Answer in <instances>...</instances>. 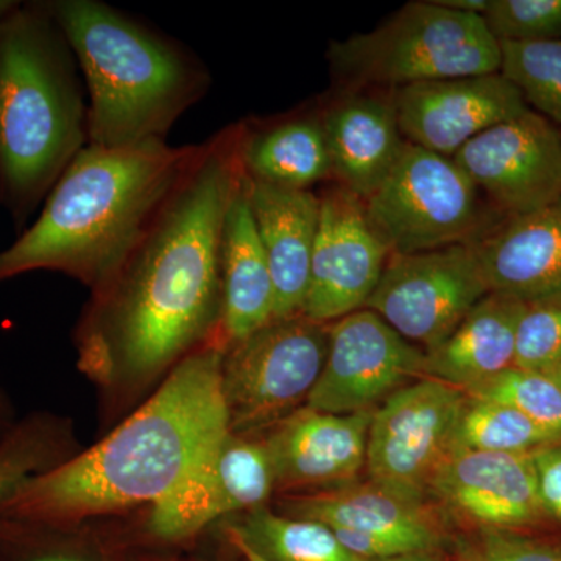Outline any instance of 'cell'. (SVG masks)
Segmentation results:
<instances>
[{
	"label": "cell",
	"mask_w": 561,
	"mask_h": 561,
	"mask_svg": "<svg viewBox=\"0 0 561 561\" xmlns=\"http://www.w3.org/2000/svg\"><path fill=\"white\" fill-rule=\"evenodd\" d=\"M390 256L373 231L364 201L339 184L324 191L302 316L334 323L364 309Z\"/></svg>",
	"instance_id": "cell-14"
},
{
	"label": "cell",
	"mask_w": 561,
	"mask_h": 561,
	"mask_svg": "<svg viewBox=\"0 0 561 561\" xmlns=\"http://www.w3.org/2000/svg\"><path fill=\"white\" fill-rule=\"evenodd\" d=\"M328 61L343 91H394L501 72V44L479 14L421 0L402 7L375 31L334 41Z\"/></svg>",
	"instance_id": "cell-6"
},
{
	"label": "cell",
	"mask_w": 561,
	"mask_h": 561,
	"mask_svg": "<svg viewBox=\"0 0 561 561\" xmlns=\"http://www.w3.org/2000/svg\"><path fill=\"white\" fill-rule=\"evenodd\" d=\"M278 512L381 538L402 553L446 549L445 530L424 502L405 500L370 481L294 494L279 502Z\"/></svg>",
	"instance_id": "cell-19"
},
{
	"label": "cell",
	"mask_w": 561,
	"mask_h": 561,
	"mask_svg": "<svg viewBox=\"0 0 561 561\" xmlns=\"http://www.w3.org/2000/svg\"><path fill=\"white\" fill-rule=\"evenodd\" d=\"M468 397L430 376L391 394L373 413L367 463L370 482L424 502L435 471L454 446Z\"/></svg>",
	"instance_id": "cell-10"
},
{
	"label": "cell",
	"mask_w": 561,
	"mask_h": 561,
	"mask_svg": "<svg viewBox=\"0 0 561 561\" xmlns=\"http://www.w3.org/2000/svg\"><path fill=\"white\" fill-rule=\"evenodd\" d=\"M523 309L522 298L490 291L445 341L424 351V375L468 394L512 370Z\"/></svg>",
	"instance_id": "cell-22"
},
{
	"label": "cell",
	"mask_w": 561,
	"mask_h": 561,
	"mask_svg": "<svg viewBox=\"0 0 561 561\" xmlns=\"http://www.w3.org/2000/svg\"><path fill=\"white\" fill-rule=\"evenodd\" d=\"M490 294L472 243L391 254L365 309L423 351L445 341Z\"/></svg>",
	"instance_id": "cell-11"
},
{
	"label": "cell",
	"mask_w": 561,
	"mask_h": 561,
	"mask_svg": "<svg viewBox=\"0 0 561 561\" xmlns=\"http://www.w3.org/2000/svg\"><path fill=\"white\" fill-rule=\"evenodd\" d=\"M79 62L88 103V146L165 140L210 87L186 47L99 0L44 3Z\"/></svg>",
	"instance_id": "cell-4"
},
{
	"label": "cell",
	"mask_w": 561,
	"mask_h": 561,
	"mask_svg": "<svg viewBox=\"0 0 561 561\" xmlns=\"http://www.w3.org/2000/svg\"><path fill=\"white\" fill-rule=\"evenodd\" d=\"M239 162L243 176L284 190L311 191L332 180L320 114H300L267 127L242 124Z\"/></svg>",
	"instance_id": "cell-24"
},
{
	"label": "cell",
	"mask_w": 561,
	"mask_h": 561,
	"mask_svg": "<svg viewBox=\"0 0 561 561\" xmlns=\"http://www.w3.org/2000/svg\"><path fill=\"white\" fill-rule=\"evenodd\" d=\"M472 245L490 291L524 301L561 291V198L502 219Z\"/></svg>",
	"instance_id": "cell-21"
},
{
	"label": "cell",
	"mask_w": 561,
	"mask_h": 561,
	"mask_svg": "<svg viewBox=\"0 0 561 561\" xmlns=\"http://www.w3.org/2000/svg\"><path fill=\"white\" fill-rule=\"evenodd\" d=\"M221 353L217 343L194 351L101 442L21 483L0 518L83 526L171 496L230 432Z\"/></svg>",
	"instance_id": "cell-2"
},
{
	"label": "cell",
	"mask_w": 561,
	"mask_h": 561,
	"mask_svg": "<svg viewBox=\"0 0 561 561\" xmlns=\"http://www.w3.org/2000/svg\"><path fill=\"white\" fill-rule=\"evenodd\" d=\"M114 548H116V546H114ZM230 549V557L198 552L197 546L191 549H175V551H154V549H117V552H119L122 561H245L241 556H239V552L236 551V549L231 548V546Z\"/></svg>",
	"instance_id": "cell-35"
},
{
	"label": "cell",
	"mask_w": 561,
	"mask_h": 561,
	"mask_svg": "<svg viewBox=\"0 0 561 561\" xmlns=\"http://www.w3.org/2000/svg\"><path fill=\"white\" fill-rule=\"evenodd\" d=\"M227 540L228 545L231 546L232 549H236V551L239 552V556L242 557L245 561H264L261 559L260 556H256V553L251 552L250 549H247L245 546L241 545V542L234 541V540H228V538H225Z\"/></svg>",
	"instance_id": "cell-39"
},
{
	"label": "cell",
	"mask_w": 561,
	"mask_h": 561,
	"mask_svg": "<svg viewBox=\"0 0 561 561\" xmlns=\"http://www.w3.org/2000/svg\"><path fill=\"white\" fill-rule=\"evenodd\" d=\"M448 561H561V548L512 530H478L448 553Z\"/></svg>",
	"instance_id": "cell-33"
},
{
	"label": "cell",
	"mask_w": 561,
	"mask_h": 561,
	"mask_svg": "<svg viewBox=\"0 0 561 561\" xmlns=\"http://www.w3.org/2000/svg\"><path fill=\"white\" fill-rule=\"evenodd\" d=\"M275 468L264 435L232 434L171 496L142 512L127 529L106 530L117 549L175 551L197 546L210 527L268 507Z\"/></svg>",
	"instance_id": "cell-8"
},
{
	"label": "cell",
	"mask_w": 561,
	"mask_h": 561,
	"mask_svg": "<svg viewBox=\"0 0 561 561\" xmlns=\"http://www.w3.org/2000/svg\"><path fill=\"white\" fill-rule=\"evenodd\" d=\"M561 364V291L524 301L516 331V368L546 373Z\"/></svg>",
	"instance_id": "cell-31"
},
{
	"label": "cell",
	"mask_w": 561,
	"mask_h": 561,
	"mask_svg": "<svg viewBox=\"0 0 561 561\" xmlns=\"http://www.w3.org/2000/svg\"><path fill=\"white\" fill-rule=\"evenodd\" d=\"M359 561H448V552L446 549H438V551L404 553V556L389 557V559H359Z\"/></svg>",
	"instance_id": "cell-38"
},
{
	"label": "cell",
	"mask_w": 561,
	"mask_h": 561,
	"mask_svg": "<svg viewBox=\"0 0 561 561\" xmlns=\"http://www.w3.org/2000/svg\"><path fill=\"white\" fill-rule=\"evenodd\" d=\"M405 142L453 158L471 139L530 110L501 72L424 81L393 91Z\"/></svg>",
	"instance_id": "cell-15"
},
{
	"label": "cell",
	"mask_w": 561,
	"mask_h": 561,
	"mask_svg": "<svg viewBox=\"0 0 561 561\" xmlns=\"http://www.w3.org/2000/svg\"><path fill=\"white\" fill-rule=\"evenodd\" d=\"M365 214L390 254H415L479 241L493 219L482 194L453 158L405 142Z\"/></svg>",
	"instance_id": "cell-7"
},
{
	"label": "cell",
	"mask_w": 561,
	"mask_h": 561,
	"mask_svg": "<svg viewBox=\"0 0 561 561\" xmlns=\"http://www.w3.org/2000/svg\"><path fill=\"white\" fill-rule=\"evenodd\" d=\"M221 290V350L275 319V287L243 187V175L225 219Z\"/></svg>",
	"instance_id": "cell-23"
},
{
	"label": "cell",
	"mask_w": 561,
	"mask_h": 561,
	"mask_svg": "<svg viewBox=\"0 0 561 561\" xmlns=\"http://www.w3.org/2000/svg\"><path fill=\"white\" fill-rule=\"evenodd\" d=\"M529 454L542 513L561 524V440L546 443Z\"/></svg>",
	"instance_id": "cell-34"
},
{
	"label": "cell",
	"mask_w": 561,
	"mask_h": 561,
	"mask_svg": "<svg viewBox=\"0 0 561 561\" xmlns=\"http://www.w3.org/2000/svg\"><path fill=\"white\" fill-rule=\"evenodd\" d=\"M375 412L335 415L302 405L264 432L278 490H330L350 485L367 463Z\"/></svg>",
	"instance_id": "cell-17"
},
{
	"label": "cell",
	"mask_w": 561,
	"mask_h": 561,
	"mask_svg": "<svg viewBox=\"0 0 561 561\" xmlns=\"http://www.w3.org/2000/svg\"><path fill=\"white\" fill-rule=\"evenodd\" d=\"M217 526L225 538L241 542L264 561H359L324 524L268 507L243 513Z\"/></svg>",
	"instance_id": "cell-25"
},
{
	"label": "cell",
	"mask_w": 561,
	"mask_h": 561,
	"mask_svg": "<svg viewBox=\"0 0 561 561\" xmlns=\"http://www.w3.org/2000/svg\"><path fill=\"white\" fill-rule=\"evenodd\" d=\"M437 5L445 9L459 11V13H471L483 16L489 9L490 0H434Z\"/></svg>",
	"instance_id": "cell-36"
},
{
	"label": "cell",
	"mask_w": 561,
	"mask_h": 561,
	"mask_svg": "<svg viewBox=\"0 0 561 561\" xmlns=\"http://www.w3.org/2000/svg\"><path fill=\"white\" fill-rule=\"evenodd\" d=\"M319 114L332 180L367 201L389 176L405 144L393 91H345Z\"/></svg>",
	"instance_id": "cell-18"
},
{
	"label": "cell",
	"mask_w": 561,
	"mask_h": 561,
	"mask_svg": "<svg viewBox=\"0 0 561 561\" xmlns=\"http://www.w3.org/2000/svg\"><path fill=\"white\" fill-rule=\"evenodd\" d=\"M331 323L273 319L221 353L220 383L232 434L261 435L306 405L319 382Z\"/></svg>",
	"instance_id": "cell-9"
},
{
	"label": "cell",
	"mask_w": 561,
	"mask_h": 561,
	"mask_svg": "<svg viewBox=\"0 0 561 561\" xmlns=\"http://www.w3.org/2000/svg\"><path fill=\"white\" fill-rule=\"evenodd\" d=\"M20 7L18 2H10V0H0V21L5 20L10 13Z\"/></svg>",
	"instance_id": "cell-40"
},
{
	"label": "cell",
	"mask_w": 561,
	"mask_h": 561,
	"mask_svg": "<svg viewBox=\"0 0 561 561\" xmlns=\"http://www.w3.org/2000/svg\"><path fill=\"white\" fill-rule=\"evenodd\" d=\"M453 160L504 219L561 198V131L534 110L476 136Z\"/></svg>",
	"instance_id": "cell-13"
},
{
	"label": "cell",
	"mask_w": 561,
	"mask_h": 561,
	"mask_svg": "<svg viewBox=\"0 0 561 561\" xmlns=\"http://www.w3.org/2000/svg\"><path fill=\"white\" fill-rule=\"evenodd\" d=\"M430 493L476 530L515 531L545 516L529 453L453 448L435 471Z\"/></svg>",
	"instance_id": "cell-16"
},
{
	"label": "cell",
	"mask_w": 561,
	"mask_h": 561,
	"mask_svg": "<svg viewBox=\"0 0 561 561\" xmlns=\"http://www.w3.org/2000/svg\"><path fill=\"white\" fill-rule=\"evenodd\" d=\"M426 353L370 309L331 323L330 350L306 405L353 415L375 412L391 394L423 378Z\"/></svg>",
	"instance_id": "cell-12"
},
{
	"label": "cell",
	"mask_w": 561,
	"mask_h": 561,
	"mask_svg": "<svg viewBox=\"0 0 561 561\" xmlns=\"http://www.w3.org/2000/svg\"><path fill=\"white\" fill-rule=\"evenodd\" d=\"M208 142L87 146L70 162L28 230L0 251V280L58 272L95 290L116 272Z\"/></svg>",
	"instance_id": "cell-3"
},
{
	"label": "cell",
	"mask_w": 561,
	"mask_h": 561,
	"mask_svg": "<svg viewBox=\"0 0 561 561\" xmlns=\"http://www.w3.org/2000/svg\"><path fill=\"white\" fill-rule=\"evenodd\" d=\"M18 421L20 420H14V412L9 397L0 390V443L5 440L7 435L16 426Z\"/></svg>",
	"instance_id": "cell-37"
},
{
	"label": "cell",
	"mask_w": 561,
	"mask_h": 561,
	"mask_svg": "<svg viewBox=\"0 0 561 561\" xmlns=\"http://www.w3.org/2000/svg\"><path fill=\"white\" fill-rule=\"evenodd\" d=\"M72 421L50 412H33L18 421L0 443V504L21 483L54 470L76 456Z\"/></svg>",
	"instance_id": "cell-26"
},
{
	"label": "cell",
	"mask_w": 561,
	"mask_h": 561,
	"mask_svg": "<svg viewBox=\"0 0 561 561\" xmlns=\"http://www.w3.org/2000/svg\"><path fill=\"white\" fill-rule=\"evenodd\" d=\"M0 561H122L105 530L0 518Z\"/></svg>",
	"instance_id": "cell-27"
},
{
	"label": "cell",
	"mask_w": 561,
	"mask_h": 561,
	"mask_svg": "<svg viewBox=\"0 0 561 561\" xmlns=\"http://www.w3.org/2000/svg\"><path fill=\"white\" fill-rule=\"evenodd\" d=\"M243 187L271 267L275 319L301 316L311 283L320 195L284 190L245 176Z\"/></svg>",
	"instance_id": "cell-20"
},
{
	"label": "cell",
	"mask_w": 561,
	"mask_h": 561,
	"mask_svg": "<svg viewBox=\"0 0 561 561\" xmlns=\"http://www.w3.org/2000/svg\"><path fill=\"white\" fill-rule=\"evenodd\" d=\"M468 397L512 405L542 430L561 438V390L546 373L513 367L472 390Z\"/></svg>",
	"instance_id": "cell-30"
},
{
	"label": "cell",
	"mask_w": 561,
	"mask_h": 561,
	"mask_svg": "<svg viewBox=\"0 0 561 561\" xmlns=\"http://www.w3.org/2000/svg\"><path fill=\"white\" fill-rule=\"evenodd\" d=\"M242 124L206 140L173 192L77 324V367L119 411L146 400L194 351L219 345L221 239L242 180Z\"/></svg>",
	"instance_id": "cell-1"
},
{
	"label": "cell",
	"mask_w": 561,
	"mask_h": 561,
	"mask_svg": "<svg viewBox=\"0 0 561 561\" xmlns=\"http://www.w3.org/2000/svg\"><path fill=\"white\" fill-rule=\"evenodd\" d=\"M79 62L44 3L0 21V190L24 221L88 146Z\"/></svg>",
	"instance_id": "cell-5"
},
{
	"label": "cell",
	"mask_w": 561,
	"mask_h": 561,
	"mask_svg": "<svg viewBox=\"0 0 561 561\" xmlns=\"http://www.w3.org/2000/svg\"><path fill=\"white\" fill-rule=\"evenodd\" d=\"M500 44L502 76L561 131V41Z\"/></svg>",
	"instance_id": "cell-29"
},
{
	"label": "cell",
	"mask_w": 561,
	"mask_h": 561,
	"mask_svg": "<svg viewBox=\"0 0 561 561\" xmlns=\"http://www.w3.org/2000/svg\"><path fill=\"white\" fill-rule=\"evenodd\" d=\"M482 18L497 43L561 41V0H490Z\"/></svg>",
	"instance_id": "cell-32"
},
{
	"label": "cell",
	"mask_w": 561,
	"mask_h": 561,
	"mask_svg": "<svg viewBox=\"0 0 561 561\" xmlns=\"http://www.w3.org/2000/svg\"><path fill=\"white\" fill-rule=\"evenodd\" d=\"M468 397V394H467ZM561 440L512 405L468 397L453 448L471 451L527 454Z\"/></svg>",
	"instance_id": "cell-28"
},
{
	"label": "cell",
	"mask_w": 561,
	"mask_h": 561,
	"mask_svg": "<svg viewBox=\"0 0 561 561\" xmlns=\"http://www.w3.org/2000/svg\"><path fill=\"white\" fill-rule=\"evenodd\" d=\"M546 375L551 376L552 381L556 382L561 390V364L557 365V367L552 368V370L546 371Z\"/></svg>",
	"instance_id": "cell-41"
}]
</instances>
